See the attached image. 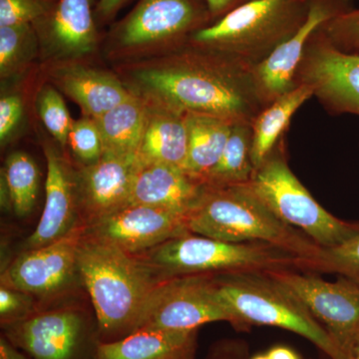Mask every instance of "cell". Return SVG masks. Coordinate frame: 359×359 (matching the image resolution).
<instances>
[{
    "instance_id": "obj_1",
    "label": "cell",
    "mask_w": 359,
    "mask_h": 359,
    "mask_svg": "<svg viewBox=\"0 0 359 359\" xmlns=\"http://www.w3.org/2000/svg\"><path fill=\"white\" fill-rule=\"evenodd\" d=\"M157 67L136 73L144 98L183 113H201L231 122L254 121L266 106L252 69L187 44Z\"/></svg>"
},
{
    "instance_id": "obj_2",
    "label": "cell",
    "mask_w": 359,
    "mask_h": 359,
    "mask_svg": "<svg viewBox=\"0 0 359 359\" xmlns=\"http://www.w3.org/2000/svg\"><path fill=\"white\" fill-rule=\"evenodd\" d=\"M78 275L90 295L101 342L134 332L149 297L163 280L137 255L83 233Z\"/></svg>"
},
{
    "instance_id": "obj_3",
    "label": "cell",
    "mask_w": 359,
    "mask_h": 359,
    "mask_svg": "<svg viewBox=\"0 0 359 359\" xmlns=\"http://www.w3.org/2000/svg\"><path fill=\"white\" fill-rule=\"evenodd\" d=\"M189 231L228 243L262 242L304 259V271L323 248L301 231L283 223L257 198L248 184L205 187L188 215Z\"/></svg>"
},
{
    "instance_id": "obj_4",
    "label": "cell",
    "mask_w": 359,
    "mask_h": 359,
    "mask_svg": "<svg viewBox=\"0 0 359 359\" xmlns=\"http://www.w3.org/2000/svg\"><path fill=\"white\" fill-rule=\"evenodd\" d=\"M309 0H252L194 33L188 45L254 69L308 16Z\"/></svg>"
},
{
    "instance_id": "obj_5",
    "label": "cell",
    "mask_w": 359,
    "mask_h": 359,
    "mask_svg": "<svg viewBox=\"0 0 359 359\" xmlns=\"http://www.w3.org/2000/svg\"><path fill=\"white\" fill-rule=\"evenodd\" d=\"M215 283L236 330L282 328L309 340L330 359H347L299 297L269 273L215 276Z\"/></svg>"
},
{
    "instance_id": "obj_6",
    "label": "cell",
    "mask_w": 359,
    "mask_h": 359,
    "mask_svg": "<svg viewBox=\"0 0 359 359\" xmlns=\"http://www.w3.org/2000/svg\"><path fill=\"white\" fill-rule=\"evenodd\" d=\"M162 278L192 275H226L304 271V259L266 243H228L188 233L137 255Z\"/></svg>"
},
{
    "instance_id": "obj_7",
    "label": "cell",
    "mask_w": 359,
    "mask_h": 359,
    "mask_svg": "<svg viewBox=\"0 0 359 359\" xmlns=\"http://www.w3.org/2000/svg\"><path fill=\"white\" fill-rule=\"evenodd\" d=\"M283 141L248 185L283 223L301 231L323 249H332L359 236V222L337 218L318 204L290 169Z\"/></svg>"
},
{
    "instance_id": "obj_8",
    "label": "cell",
    "mask_w": 359,
    "mask_h": 359,
    "mask_svg": "<svg viewBox=\"0 0 359 359\" xmlns=\"http://www.w3.org/2000/svg\"><path fill=\"white\" fill-rule=\"evenodd\" d=\"M217 321L231 325L233 318L219 299L215 276H180L158 283L144 306L137 330L187 332Z\"/></svg>"
},
{
    "instance_id": "obj_9",
    "label": "cell",
    "mask_w": 359,
    "mask_h": 359,
    "mask_svg": "<svg viewBox=\"0 0 359 359\" xmlns=\"http://www.w3.org/2000/svg\"><path fill=\"white\" fill-rule=\"evenodd\" d=\"M212 23L204 0H140L112 30L116 46L128 51L152 47L176 50Z\"/></svg>"
},
{
    "instance_id": "obj_10",
    "label": "cell",
    "mask_w": 359,
    "mask_h": 359,
    "mask_svg": "<svg viewBox=\"0 0 359 359\" xmlns=\"http://www.w3.org/2000/svg\"><path fill=\"white\" fill-rule=\"evenodd\" d=\"M1 328L32 359H95L101 344L97 323L72 308L37 311Z\"/></svg>"
},
{
    "instance_id": "obj_11",
    "label": "cell",
    "mask_w": 359,
    "mask_h": 359,
    "mask_svg": "<svg viewBox=\"0 0 359 359\" xmlns=\"http://www.w3.org/2000/svg\"><path fill=\"white\" fill-rule=\"evenodd\" d=\"M268 273L299 297L348 359L359 337V285L344 276L327 282L295 269Z\"/></svg>"
},
{
    "instance_id": "obj_12",
    "label": "cell",
    "mask_w": 359,
    "mask_h": 359,
    "mask_svg": "<svg viewBox=\"0 0 359 359\" xmlns=\"http://www.w3.org/2000/svg\"><path fill=\"white\" fill-rule=\"evenodd\" d=\"M309 85L313 97L332 114L359 116V53L335 47L323 28L304 50L294 85Z\"/></svg>"
},
{
    "instance_id": "obj_13",
    "label": "cell",
    "mask_w": 359,
    "mask_h": 359,
    "mask_svg": "<svg viewBox=\"0 0 359 359\" xmlns=\"http://www.w3.org/2000/svg\"><path fill=\"white\" fill-rule=\"evenodd\" d=\"M84 224L51 244L25 250L2 271L1 285L33 297L62 292L78 273L77 256Z\"/></svg>"
},
{
    "instance_id": "obj_14",
    "label": "cell",
    "mask_w": 359,
    "mask_h": 359,
    "mask_svg": "<svg viewBox=\"0 0 359 359\" xmlns=\"http://www.w3.org/2000/svg\"><path fill=\"white\" fill-rule=\"evenodd\" d=\"M188 215L128 204L85 226L84 233L132 255H141L188 233Z\"/></svg>"
},
{
    "instance_id": "obj_15",
    "label": "cell",
    "mask_w": 359,
    "mask_h": 359,
    "mask_svg": "<svg viewBox=\"0 0 359 359\" xmlns=\"http://www.w3.org/2000/svg\"><path fill=\"white\" fill-rule=\"evenodd\" d=\"M354 8L353 0H309L308 16L301 27L252 69L257 92L264 106L294 88L297 67L314 34Z\"/></svg>"
},
{
    "instance_id": "obj_16",
    "label": "cell",
    "mask_w": 359,
    "mask_h": 359,
    "mask_svg": "<svg viewBox=\"0 0 359 359\" xmlns=\"http://www.w3.org/2000/svg\"><path fill=\"white\" fill-rule=\"evenodd\" d=\"M138 155H103L75 174L80 222L85 226L128 205Z\"/></svg>"
},
{
    "instance_id": "obj_17",
    "label": "cell",
    "mask_w": 359,
    "mask_h": 359,
    "mask_svg": "<svg viewBox=\"0 0 359 359\" xmlns=\"http://www.w3.org/2000/svg\"><path fill=\"white\" fill-rule=\"evenodd\" d=\"M33 26L40 49L58 60L83 57L98 43L92 0H57L50 13Z\"/></svg>"
},
{
    "instance_id": "obj_18",
    "label": "cell",
    "mask_w": 359,
    "mask_h": 359,
    "mask_svg": "<svg viewBox=\"0 0 359 359\" xmlns=\"http://www.w3.org/2000/svg\"><path fill=\"white\" fill-rule=\"evenodd\" d=\"M45 156L47 173L44 209L36 229L25 240V250L56 242L81 224L75 174L54 149H45Z\"/></svg>"
},
{
    "instance_id": "obj_19",
    "label": "cell",
    "mask_w": 359,
    "mask_h": 359,
    "mask_svg": "<svg viewBox=\"0 0 359 359\" xmlns=\"http://www.w3.org/2000/svg\"><path fill=\"white\" fill-rule=\"evenodd\" d=\"M204 188L181 168L140 161L128 204L152 205L189 215Z\"/></svg>"
},
{
    "instance_id": "obj_20",
    "label": "cell",
    "mask_w": 359,
    "mask_h": 359,
    "mask_svg": "<svg viewBox=\"0 0 359 359\" xmlns=\"http://www.w3.org/2000/svg\"><path fill=\"white\" fill-rule=\"evenodd\" d=\"M198 332L143 327L111 342H101L95 359H196Z\"/></svg>"
},
{
    "instance_id": "obj_21",
    "label": "cell",
    "mask_w": 359,
    "mask_h": 359,
    "mask_svg": "<svg viewBox=\"0 0 359 359\" xmlns=\"http://www.w3.org/2000/svg\"><path fill=\"white\" fill-rule=\"evenodd\" d=\"M52 78L56 86L81 107L85 116L94 119L109 112L133 94L109 73L80 65L58 68Z\"/></svg>"
},
{
    "instance_id": "obj_22",
    "label": "cell",
    "mask_w": 359,
    "mask_h": 359,
    "mask_svg": "<svg viewBox=\"0 0 359 359\" xmlns=\"http://www.w3.org/2000/svg\"><path fill=\"white\" fill-rule=\"evenodd\" d=\"M146 100L147 122L139 149V159L142 162L171 165L185 171L188 153L186 113Z\"/></svg>"
},
{
    "instance_id": "obj_23",
    "label": "cell",
    "mask_w": 359,
    "mask_h": 359,
    "mask_svg": "<svg viewBox=\"0 0 359 359\" xmlns=\"http://www.w3.org/2000/svg\"><path fill=\"white\" fill-rule=\"evenodd\" d=\"M235 122L217 116L186 113L188 153L185 172L204 185L218 164Z\"/></svg>"
},
{
    "instance_id": "obj_24",
    "label": "cell",
    "mask_w": 359,
    "mask_h": 359,
    "mask_svg": "<svg viewBox=\"0 0 359 359\" xmlns=\"http://www.w3.org/2000/svg\"><path fill=\"white\" fill-rule=\"evenodd\" d=\"M313 97L311 87L297 84L269 103L256 116L252 122V160L255 171L266 162L283 141L292 116Z\"/></svg>"
},
{
    "instance_id": "obj_25",
    "label": "cell",
    "mask_w": 359,
    "mask_h": 359,
    "mask_svg": "<svg viewBox=\"0 0 359 359\" xmlns=\"http://www.w3.org/2000/svg\"><path fill=\"white\" fill-rule=\"evenodd\" d=\"M147 115V100L133 93L109 112L96 118L102 136L104 155H138Z\"/></svg>"
},
{
    "instance_id": "obj_26",
    "label": "cell",
    "mask_w": 359,
    "mask_h": 359,
    "mask_svg": "<svg viewBox=\"0 0 359 359\" xmlns=\"http://www.w3.org/2000/svg\"><path fill=\"white\" fill-rule=\"evenodd\" d=\"M252 140V123H233L223 154L218 164L205 178L204 186L222 188L249 183L255 173Z\"/></svg>"
},
{
    "instance_id": "obj_27",
    "label": "cell",
    "mask_w": 359,
    "mask_h": 359,
    "mask_svg": "<svg viewBox=\"0 0 359 359\" xmlns=\"http://www.w3.org/2000/svg\"><path fill=\"white\" fill-rule=\"evenodd\" d=\"M11 194L13 211L23 218L32 212L39 190V167L29 155L25 152L11 153L1 169Z\"/></svg>"
},
{
    "instance_id": "obj_28",
    "label": "cell",
    "mask_w": 359,
    "mask_h": 359,
    "mask_svg": "<svg viewBox=\"0 0 359 359\" xmlns=\"http://www.w3.org/2000/svg\"><path fill=\"white\" fill-rule=\"evenodd\" d=\"M39 35L33 25L0 27V75L6 79L20 74L36 57Z\"/></svg>"
},
{
    "instance_id": "obj_29",
    "label": "cell",
    "mask_w": 359,
    "mask_h": 359,
    "mask_svg": "<svg viewBox=\"0 0 359 359\" xmlns=\"http://www.w3.org/2000/svg\"><path fill=\"white\" fill-rule=\"evenodd\" d=\"M306 273H332L359 285V236L332 249H323Z\"/></svg>"
},
{
    "instance_id": "obj_30",
    "label": "cell",
    "mask_w": 359,
    "mask_h": 359,
    "mask_svg": "<svg viewBox=\"0 0 359 359\" xmlns=\"http://www.w3.org/2000/svg\"><path fill=\"white\" fill-rule=\"evenodd\" d=\"M37 107L45 128L62 147H66L73 120L62 96L54 87L45 85L37 96Z\"/></svg>"
},
{
    "instance_id": "obj_31",
    "label": "cell",
    "mask_w": 359,
    "mask_h": 359,
    "mask_svg": "<svg viewBox=\"0 0 359 359\" xmlns=\"http://www.w3.org/2000/svg\"><path fill=\"white\" fill-rule=\"evenodd\" d=\"M68 144L84 165L92 164L104 155L100 129L96 120L88 116L73 122Z\"/></svg>"
},
{
    "instance_id": "obj_32",
    "label": "cell",
    "mask_w": 359,
    "mask_h": 359,
    "mask_svg": "<svg viewBox=\"0 0 359 359\" xmlns=\"http://www.w3.org/2000/svg\"><path fill=\"white\" fill-rule=\"evenodd\" d=\"M57 0H0V27L34 25L50 13Z\"/></svg>"
},
{
    "instance_id": "obj_33",
    "label": "cell",
    "mask_w": 359,
    "mask_h": 359,
    "mask_svg": "<svg viewBox=\"0 0 359 359\" xmlns=\"http://www.w3.org/2000/svg\"><path fill=\"white\" fill-rule=\"evenodd\" d=\"M323 32L340 50L358 53L359 7L328 23L323 28Z\"/></svg>"
},
{
    "instance_id": "obj_34",
    "label": "cell",
    "mask_w": 359,
    "mask_h": 359,
    "mask_svg": "<svg viewBox=\"0 0 359 359\" xmlns=\"http://www.w3.org/2000/svg\"><path fill=\"white\" fill-rule=\"evenodd\" d=\"M34 297L9 287H0V323L1 327L25 320L35 311Z\"/></svg>"
},
{
    "instance_id": "obj_35",
    "label": "cell",
    "mask_w": 359,
    "mask_h": 359,
    "mask_svg": "<svg viewBox=\"0 0 359 359\" xmlns=\"http://www.w3.org/2000/svg\"><path fill=\"white\" fill-rule=\"evenodd\" d=\"M22 101L18 95L2 97L0 100V141L6 144L22 117Z\"/></svg>"
},
{
    "instance_id": "obj_36",
    "label": "cell",
    "mask_w": 359,
    "mask_h": 359,
    "mask_svg": "<svg viewBox=\"0 0 359 359\" xmlns=\"http://www.w3.org/2000/svg\"><path fill=\"white\" fill-rule=\"evenodd\" d=\"M247 342L240 339H223L212 344L204 359H250Z\"/></svg>"
},
{
    "instance_id": "obj_37",
    "label": "cell",
    "mask_w": 359,
    "mask_h": 359,
    "mask_svg": "<svg viewBox=\"0 0 359 359\" xmlns=\"http://www.w3.org/2000/svg\"><path fill=\"white\" fill-rule=\"evenodd\" d=\"M211 16L212 23L223 18L238 7L244 6L252 0H204Z\"/></svg>"
},
{
    "instance_id": "obj_38",
    "label": "cell",
    "mask_w": 359,
    "mask_h": 359,
    "mask_svg": "<svg viewBox=\"0 0 359 359\" xmlns=\"http://www.w3.org/2000/svg\"><path fill=\"white\" fill-rule=\"evenodd\" d=\"M0 359H32L25 351L14 346L6 335L0 337Z\"/></svg>"
},
{
    "instance_id": "obj_39",
    "label": "cell",
    "mask_w": 359,
    "mask_h": 359,
    "mask_svg": "<svg viewBox=\"0 0 359 359\" xmlns=\"http://www.w3.org/2000/svg\"><path fill=\"white\" fill-rule=\"evenodd\" d=\"M126 1L127 0H100L97 6V14L102 20H109Z\"/></svg>"
},
{
    "instance_id": "obj_40",
    "label": "cell",
    "mask_w": 359,
    "mask_h": 359,
    "mask_svg": "<svg viewBox=\"0 0 359 359\" xmlns=\"http://www.w3.org/2000/svg\"><path fill=\"white\" fill-rule=\"evenodd\" d=\"M266 354L269 359H302L294 349L285 346L271 347Z\"/></svg>"
},
{
    "instance_id": "obj_41",
    "label": "cell",
    "mask_w": 359,
    "mask_h": 359,
    "mask_svg": "<svg viewBox=\"0 0 359 359\" xmlns=\"http://www.w3.org/2000/svg\"><path fill=\"white\" fill-rule=\"evenodd\" d=\"M348 359H359V346L353 349V353L349 355Z\"/></svg>"
},
{
    "instance_id": "obj_42",
    "label": "cell",
    "mask_w": 359,
    "mask_h": 359,
    "mask_svg": "<svg viewBox=\"0 0 359 359\" xmlns=\"http://www.w3.org/2000/svg\"><path fill=\"white\" fill-rule=\"evenodd\" d=\"M250 359H269L268 354L266 353H259L256 354V355L252 356V358H250Z\"/></svg>"
},
{
    "instance_id": "obj_43",
    "label": "cell",
    "mask_w": 359,
    "mask_h": 359,
    "mask_svg": "<svg viewBox=\"0 0 359 359\" xmlns=\"http://www.w3.org/2000/svg\"><path fill=\"white\" fill-rule=\"evenodd\" d=\"M359 346V337H358V346Z\"/></svg>"
},
{
    "instance_id": "obj_44",
    "label": "cell",
    "mask_w": 359,
    "mask_h": 359,
    "mask_svg": "<svg viewBox=\"0 0 359 359\" xmlns=\"http://www.w3.org/2000/svg\"><path fill=\"white\" fill-rule=\"evenodd\" d=\"M358 53H359V52H358Z\"/></svg>"
}]
</instances>
